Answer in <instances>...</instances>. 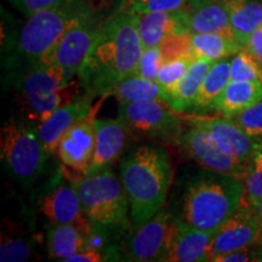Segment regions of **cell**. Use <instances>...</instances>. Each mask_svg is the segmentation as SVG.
<instances>
[{"mask_svg": "<svg viewBox=\"0 0 262 262\" xmlns=\"http://www.w3.org/2000/svg\"><path fill=\"white\" fill-rule=\"evenodd\" d=\"M142 52L137 15L124 9L98 32L78 72L81 90L94 98L111 95L120 81L136 74Z\"/></svg>", "mask_w": 262, "mask_h": 262, "instance_id": "cell-1", "label": "cell"}, {"mask_svg": "<svg viewBox=\"0 0 262 262\" xmlns=\"http://www.w3.org/2000/svg\"><path fill=\"white\" fill-rule=\"evenodd\" d=\"M21 26L3 24L2 56L5 80L39 64H50L54 51L67 28L73 24L67 3L26 17Z\"/></svg>", "mask_w": 262, "mask_h": 262, "instance_id": "cell-2", "label": "cell"}, {"mask_svg": "<svg viewBox=\"0 0 262 262\" xmlns=\"http://www.w3.org/2000/svg\"><path fill=\"white\" fill-rule=\"evenodd\" d=\"M172 179L171 159L163 147L142 145L124 157L120 162V180L134 227L145 224L163 208Z\"/></svg>", "mask_w": 262, "mask_h": 262, "instance_id": "cell-3", "label": "cell"}, {"mask_svg": "<svg viewBox=\"0 0 262 262\" xmlns=\"http://www.w3.org/2000/svg\"><path fill=\"white\" fill-rule=\"evenodd\" d=\"M243 180L212 171H203L186 182L181 196L183 224L215 232L244 202Z\"/></svg>", "mask_w": 262, "mask_h": 262, "instance_id": "cell-4", "label": "cell"}, {"mask_svg": "<svg viewBox=\"0 0 262 262\" xmlns=\"http://www.w3.org/2000/svg\"><path fill=\"white\" fill-rule=\"evenodd\" d=\"M12 85L16 117L39 126L55 111L79 96L80 84L72 79L57 64H39L5 80Z\"/></svg>", "mask_w": 262, "mask_h": 262, "instance_id": "cell-5", "label": "cell"}, {"mask_svg": "<svg viewBox=\"0 0 262 262\" xmlns=\"http://www.w3.org/2000/svg\"><path fill=\"white\" fill-rule=\"evenodd\" d=\"M72 181L79 194L91 229L104 232L122 242L134 227L130 206L122 180L106 168L88 175H73Z\"/></svg>", "mask_w": 262, "mask_h": 262, "instance_id": "cell-6", "label": "cell"}, {"mask_svg": "<svg viewBox=\"0 0 262 262\" xmlns=\"http://www.w3.org/2000/svg\"><path fill=\"white\" fill-rule=\"evenodd\" d=\"M52 157L41 142L37 126L16 116L0 130V159L6 172L24 188H31L47 170Z\"/></svg>", "mask_w": 262, "mask_h": 262, "instance_id": "cell-7", "label": "cell"}, {"mask_svg": "<svg viewBox=\"0 0 262 262\" xmlns=\"http://www.w3.org/2000/svg\"><path fill=\"white\" fill-rule=\"evenodd\" d=\"M180 227V219L162 208L148 221L131 231L120 242L122 261L164 262Z\"/></svg>", "mask_w": 262, "mask_h": 262, "instance_id": "cell-8", "label": "cell"}, {"mask_svg": "<svg viewBox=\"0 0 262 262\" xmlns=\"http://www.w3.org/2000/svg\"><path fill=\"white\" fill-rule=\"evenodd\" d=\"M166 101H136L119 104L118 118L136 139L176 142L182 131L181 118Z\"/></svg>", "mask_w": 262, "mask_h": 262, "instance_id": "cell-9", "label": "cell"}, {"mask_svg": "<svg viewBox=\"0 0 262 262\" xmlns=\"http://www.w3.org/2000/svg\"><path fill=\"white\" fill-rule=\"evenodd\" d=\"M35 204L50 226L72 225L86 235L91 232V225L83 211L72 175H68L64 165L42 186Z\"/></svg>", "mask_w": 262, "mask_h": 262, "instance_id": "cell-10", "label": "cell"}, {"mask_svg": "<svg viewBox=\"0 0 262 262\" xmlns=\"http://www.w3.org/2000/svg\"><path fill=\"white\" fill-rule=\"evenodd\" d=\"M187 123L191 126L186 130L182 129L175 142L179 147H181L183 152L195 163H198L204 170L226 173V175L234 176L244 181L248 175L249 165L237 162L225 150H222L209 134V131L204 127L191 122Z\"/></svg>", "mask_w": 262, "mask_h": 262, "instance_id": "cell-11", "label": "cell"}, {"mask_svg": "<svg viewBox=\"0 0 262 262\" xmlns=\"http://www.w3.org/2000/svg\"><path fill=\"white\" fill-rule=\"evenodd\" d=\"M261 231L262 222L258 220L250 204L243 202L214 232L208 261L212 262L220 255L254 245L257 243Z\"/></svg>", "mask_w": 262, "mask_h": 262, "instance_id": "cell-12", "label": "cell"}, {"mask_svg": "<svg viewBox=\"0 0 262 262\" xmlns=\"http://www.w3.org/2000/svg\"><path fill=\"white\" fill-rule=\"evenodd\" d=\"M102 101L95 104L93 111L86 117L77 122L62 137L58 143L56 155L62 165L72 172L84 176L93 162L96 133L95 117L100 110Z\"/></svg>", "mask_w": 262, "mask_h": 262, "instance_id": "cell-13", "label": "cell"}, {"mask_svg": "<svg viewBox=\"0 0 262 262\" xmlns=\"http://www.w3.org/2000/svg\"><path fill=\"white\" fill-rule=\"evenodd\" d=\"M185 120L208 130L222 150L245 165L250 164L255 150L260 146L229 117L191 116L185 118Z\"/></svg>", "mask_w": 262, "mask_h": 262, "instance_id": "cell-14", "label": "cell"}, {"mask_svg": "<svg viewBox=\"0 0 262 262\" xmlns=\"http://www.w3.org/2000/svg\"><path fill=\"white\" fill-rule=\"evenodd\" d=\"M100 29L89 22L74 19L55 48L52 63L61 67L73 79L89 55Z\"/></svg>", "mask_w": 262, "mask_h": 262, "instance_id": "cell-15", "label": "cell"}, {"mask_svg": "<svg viewBox=\"0 0 262 262\" xmlns=\"http://www.w3.org/2000/svg\"><path fill=\"white\" fill-rule=\"evenodd\" d=\"M94 97L83 93L70 103L64 104L55 111L50 117L39 125L38 134L41 142L51 156L57 152L58 143L66 133L93 111Z\"/></svg>", "mask_w": 262, "mask_h": 262, "instance_id": "cell-16", "label": "cell"}, {"mask_svg": "<svg viewBox=\"0 0 262 262\" xmlns=\"http://www.w3.org/2000/svg\"><path fill=\"white\" fill-rule=\"evenodd\" d=\"M94 124L96 142L93 162L85 175L110 168L111 164L116 162L124 152L130 136L126 126L120 122L119 118H95Z\"/></svg>", "mask_w": 262, "mask_h": 262, "instance_id": "cell-17", "label": "cell"}, {"mask_svg": "<svg viewBox=\"0 0 262 262\" xmlns=\"http://www.w3.org/2000/svg\"><path fill=\"white\" fill-rule=\"evenodd\" d=\"M182 11L191 33H221L234 37L226 0H187Z\"/></svg>", "mask_w": 262, "mask_h": 262, "instance_id": "cell-18", "label": "cell"}, {"mask_svg": "<svg viewBox=\"0 0 262 262\" xmlns=\"http://www.w3.org/2000/svg\"><path fill=\"white\" fill-rule=\"evenodd\" d=\"M137 28L143 49L159 47L164 38L173 33L189 32L182 9L137 15ZM191 33V32H189Z\"/></svg>", "mask_w": 262, "mask_h": 262, "instance_id": "cell-19", "label": "cell"}, {"mask_svg": "<svg viewBox=\"0 0 262 262\" xmlns=\"http://www.w3.org/2000/svg\"><path fill=\"white\" fill-rule=\"evenodd\" d=\"M212 235L214 232L193 228L180 220L179 231L164 262L208 261Z\"/></svg>", "mask_w": 262, "mask_h": 262, "instance_id": "cell-20", "label": "cell"}, {"mask_svg": "<svg viewBox=\"0 0 262 262\" xmlns=\"http://www.w3.org/2000/svg\"><path fill=\"white\" fill-rule=\"evenodd\" d=\"M214 62L206 60H193L187 72L178 83L165 88L168 102L179 113H186L192 110L193 104L206 73Z\"/></svg>", "mask_w": 262, "mask_h": 262, "instance_id": "cell-21", "label": "cell"}, {"mask_svg": "<svg viewBox=\"0 0 262 262\" xmlns=\"http://www.w3.org/2000/svg\"><path fill=\"white\" fill-rule=\"evenodd\" d=\"M262 100V83L231 80L215 101L212 110L222 117H233Z\"/></svg>", "mask_w": 262, "mask_h": 262, "instance_id": "cell-22", "label": "cell"}, {"mask_svg": "<svg viewBox=\"0 0 262 262\" xmlns=\"http://www.w3.org/2000/svg\"><path fill=\"white\" fill-rule=\"evenodd\" d=\"M232 32L243 45L250 35L262 26V2L258 0H226Z\"/></svg>", "mask_w": 262, "mask_h": 262, "instance_id": "cell-23", "label": "cell"}, {"mask_svg": "<svg viewBox=\"0 0 262 262\" xmlns=\"http://www.w3.org/2000/svg\"><path fill=\"white\" fill-rule=\"evenodd\" d=\"M243 49V45L234 37L221 33H192L193 60L210 62L228 58Z\"/></svg>", "mask_w": 262, "mask_h": 262, "instance_id": "cell-24", "label": "cell"}, {"mask_svg": "<svg viewBox=\"0 0 262 262\" xmlns=\"http://www.w3.org/2000/svg\"><path fill=\"white\" fill-rule=\"evenodd\" d=\"M88 239L80 229L72 225L50 226L47 234V249L49 257L67 261L86 249Z\"/></svg>", "mask_w": 262, "mask_h": 262, "instance_id": "cell-25", "label": "cell"}, {"mask_svg": "<svg viewBox=\"0 0 262 262\" xmlns=\"http://www.w3.org/2000/svg\"><path fill=\"white\" fill-rule=\"evenodd\" d=\"M111 95H113L119 104L150 100H163L168 102L165 88L157 80L147 79L136 74L120 81Z\"/></svg>", "mask_w": 262, "mask_h": 262, "instance_id": "cell-26", "label": "cell"}, {"mask_svg": "<svg viewBox=\"0 0 262 262\" xmlns=\"http://www.w3.org/2000/svg\"><path fill=\"white\" fill-rule=\"evenodd\" d=\"M229 81H231V60L222 58L220 61L214 62L203 80L201 90L191 111L199 112L212 108L215 101Z\"/></svg>", "mask_w": 262, "mask_h": 262, "instance_id": "cell-27", "label": "cell"}, {"mask_svg": "<svg viewBox=\"0 0 262 262\" xmlns=\"http://www.w3.org/2000/svg\"><path fill=\"white\" fill-rule=\"evenodd\" d=\"M75 21L102 27L110 18L125 8L126 0H66Z\"/></svg>", "mask_w": 262, "mask_h": 262, "instance_id": "cell-28", "label": "cell"}, {"mask_svg": "<svg viewBox=\"0 0 262 262\" xmlns=\"http://www.w3.org/2000/svg\"><path fill=\"white\" fill-rule=\"evenodd\" d=\"M33 256V244L24 234L3 229L0 242V261L25 262Z\"/></svg>", "mask_w": 262, "mask_h": 262, "instance_id": "cell-29", "label": "cell"}, {"mask_svg": "<svg viewBox=\"0 0 262 262\" xmlns=\"http://www.w3.org/2000/svg\"><path fill=\"white\" fill-rule=\"evenodd\" d=\"M231 80L262 83V67L247 49H241L231 58Z\"/></svg>", "mask_w": 262, "mask_h": 262, "instance_id": "cell-30", "label": "cell"}, {"mask_svg": "<svg viewBox=\"0 0 262 262\" xmlns=\"http://www.w3.org/2000/svg\"><path fill=\"white\" fill-rule=\"evenodd\" d=\"M159 49L165 61L176 60V58H191L193 60L192 33L183 32L170 34L160 42Z\"/></svg>", "mask_w": 262, "mask_h": 262, "instance_id": "cell-31", "label": "cell"}, {"mask_svg": "<svg viewBox=\"0 0 262 262\" xmlns=\"http://www.w3.org/2000/svg\"><path fill=\"white\" fill-rule=\"evenodd\" d=\"M229 118L255 142L262 145V100Z\"/></svg>", "mask_w": 262, "mask_h": 262, "instance_id": "cell-32", "label": "cell"}, {"mask_svg": "<svg viewBox=\"0 0 262 262\" xmlns=\"http://www.w3.org/2000/svg\"><path fill=\"white\" fill-rule=\"evenodd\" d=\"M244 202L251 203L262 199V145L255 150L244 180Z\"/></svg>", "mask_w": 262, "mask_h": 262, "instance_id": "cell-33", "label": "cell"}, {"mask_svg": "<svg viewBox=\"0 0 262 262\" xmlns=\"http://www.w3.org/2000/svg\"><path fill=\"white\" fill-rule=\"evenodd\" d=\"M187 0H126L125 10L134 14L156 11H175L185 8Z\"/></svg>", "mask_w": 262, "mask_h": 262, "instance_id": "cell-34", "label": "cell"}, {"mask_svg": "<svg viewBox=\"0 0 262 262\" xmlns=\"http://www.w3.org/2000/svg\"><path fill=\"white\" fill-rule=\"evenodd\" d=\"M191 58H176L165 61L157 75V81L164 88L171 86L183 77L192 63Z\"/></svg>", "mask_w": 262, "mask_h": 262, "instance_id": "cell-35", "label": "cell"}, {"mask_svg": "<svg viewBox=\"0 0 262 262\" xmlns=\"http://www.w3.org/2000/svg\"><path fill=\"white\" fill-rule=\"evenodd\" d=\"M164 62H165V60H164L159 47L143 49L139 66H137L136 75L147 78V79L156 80Z\"/></svg>", "mask_w": 262, "mask_h": 262, "instance_id": "cell-36", "label": "cell"}, {"mask_svg": "<svg viewBox=\"0 0 262 262\" xmlns=\"http://www.w3.org/2000/svg\"><path fill=\"white\" fill-rule=\"evenodd\" d=\"M262 261V250L257 243L250 247L231 251V253L220 255L212 262H250Z\"/></svg>", "mask_w": 262, "mask_h": 262, "instance_id": "cell-37", "label": "cell"}, {"mask_svg": "<svg viewBox=\"0 0 262 262\" xmlns=\"http://www.w3.org/2000/svg\"><path fill=\"white\" fill-rule=\"evenodd\" d=\"M6 2L17 9L22 15H25V17H28L42 9L61 5L66 0H6Z\"/></svg>", "mask_w": 262, "mask_h": 262, "instance_id": "cell-38", "label": "cell"}, {"mask_svg": "<svg viewBox=\"0 0 262 262\" xmlns=\"http://www.w3.org/2000/svg\"><path fill=\"white\" fill-rule=\"evenodd\" d=\"M110 261V258L103 251L97 249H85L80 253L75 254L74 256L68 258L66 262H103Z\"/></svg>", "mask_w": 262, "mask_h": 262, "instance_id": "cell-39", "label": "cell"}, {"mask_svg": "<svg viewBox=\"0 0 262 262\" xmlns=\"http://www.w3.org/2000/svg\"><path fill=\"white\" fill-rule=\"evenodd\" d=\"M249 204H250L251 209H253L255 214H256L258 220L262 222V199H260V201H256V202H251V203H249Z\"/></svg>", "mask_w": 262, "mask_h": 262, "instance_id": "cell-40", "label": "cell"}, {"mask_svg": "<svg viewBox=\"0 0 262 262\" xmlns=\"http://www.w3.org/2000/svg\"><path fill=\"white\" fill-rule=\"evenodd\" d=\"M257 244H258V247L261 248V250H262V231H261V235H260V238H258V241H257Z\"/></svg>", "mask_w": 262, "mask_h": 262, "instance_id": "cell-41", "label": "cell"}, {"mask_svg": "<svg viewBox=\"0 0 262 262\" xmlns=\"http://www.w3.org/2000/svg\"><path fill=\"white\" fill-rule=\"evenodd\" d=\"M258 2H262V0H258Z\"/></svg>", "mask_w": 262, "mask_h": 262, "instance_id": "cell-42", "label": "cell"}]
</instances>
